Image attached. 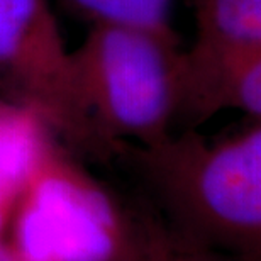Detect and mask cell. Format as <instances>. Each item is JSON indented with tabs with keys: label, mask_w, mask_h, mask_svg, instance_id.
<instances>
[{
	"label": "cell",
	"mask_w": 261,
	"mask_h": 261,
	"mask_svg": "<svg viewBox=\"0 0 261 261\" xmlns=\"http://www.w3.org/2000/svg\"><path fill=\"white\" fill-rule=\"evenodd\" d=\"M136 261H232L180 239L160 217L149 216Z\"/></svg>",
	"instance_id": "9"
},
{
	"label": "cell",
	"mask_w": 261,
	"mask_h": 261,
	"mask_svg": "<svg viewBox=\"0 0 261 261\" xmlns=\"http://www.w3.org/2000/svg\"><path fill=\"white\" fill-rule=\"evenodd\" d=\"M0 97L34 114L73 154L116 160L82 102L48 0H0Z\"/></svg>",
	"instance_id": "4"
},
{
	"label": "cell",
	"mask_w": 261,
	"mask_h": 261,
	"mask_svg": "<svg viewBox=\"0 0 261 261\" xmlns=\"http://www.w3.org/2000/svg\"><path fill=\"white\" fill-rule=\"evenodd\" d=\"M0 261H19V258L12 251V248L9 244L2 243V239H0Z\"/></svg>",
	"instance_id": "11"
},
{
	"label": "cell",
	"mask_w": 261,
	"mask_h": 261,
	"mask_svg": "<svg viewBox=\"0 0 261 261\" xmlns=\"http://www.w3.org/2000/svg\"><path fill=\"white\" fill-rule=\"evenodd\" d=\"M176 34L133 24H92L71 51L78 93L98 134L116 151L173 134L181 51Z\"/></svg>",
	"instance_id": "3"
},
{
	"label": "cell",
	"mask_w": 261,
	"mask_h": 261,
	"mask_svg": "<svg viewBox=\"0 0 261 261\" xmlns=\"http://www.w3.org/2000/svg\"><path fill=\"white\" fill-rule=\"evenodd\" d=\"M224 109L261 121V46L181 51L175 122L195 129Z\"/></svg>",
	"instance_id": "5"
},
{
	"label": "cell",
	"mask_w": 261,
	"mask_h": 261,
	"mask_svg": "<svg viewBox=\"0 0 261 261\" xmlns=\"http://www.w3.org/2000/svg\"><path fill=\"white\" fill-rule=\"evenodd\" d=\"M17 189L0 180V238L5 229H9L10 217H12L14 203L17 198Z\"/></svg>",
	"instance_id": "10"
},
{
	"label": "cell",
	"mask_w": 261,
	"mask_h": 261,
	"mask_svg": "<svg viewBox=\"0 0 261 261\" xmlns=\"http://www.w3.org/2000/svg\"><path fill=\"white\" fill-rule=\"evenodd\" d=\"M44 133L34 114L0 97V180L19 190Z\"/></svg>",
	"instance_id": "7"
},
{
	"label": "cell",
	"mask_w": 261,
	"mask_h": 261,
	"mask_svg": "<svg viewBox=\"0 0 261 261\" xmlns=\"http://www.w3.org/2000/svg\"><path fill=\"white\" fill-rule=\"evenodd\" d=\"M146 221L48 130L20 181L7 244L19 261H136Z\"/></svg>",
	"instance_id": "2"
},
{
	"label": "cell",
	"mask_w": 261,
	"mask_h": 261,
	"mask_svg": "<svg viewBox=\"0 0 261 261\" xmlns=\"http://www.w3.org/2000/svg\"><path fill=\"white\" fill-rule=\"evenodd\" d=\"M117 161L180 239L232 261L261 259V121L219 141L184 129L151 146L124 143Z\"/></svg>",
	"instance_id": "1"
},
{
	"label": "cell",
	"mask_w": 261,
	"mask_h": 261,
	"mask_svg": "<svg viewBox=\"0 0 261 261\" xmlns=\"http://www.w3.org/2000/svg\"><path fill=\"white\" fill-rule=\"evenodd\" d=\"M198 49L261 46V0H189Z\"/></svg>",
	"instance_id": "6"
},
{
	"label": "cell",
	"mask_w": 261,
	"mask_h": 261,
	"mask_svg": "<svg viewBox=\"0 0 261 261\" xmlns=\"http://www.w3.org/2000/svg\"><path fill=\"white\" fill-rule=\"evenodd\" d=\"M71 12L90 24H133L176 34L171 25L175 0H61Z\"/></svg>",
	"instance_id": "8"
}]
</instances>
